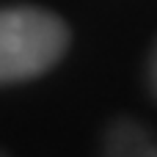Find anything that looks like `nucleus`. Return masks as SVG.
I'll use <instances>...</instances> for the list:
<instances>
[{"instance_id": "obj_1", "label": "nucleus", "mask_w": 157, "mask_h": 157, "mask_svg": "<svg viewBox=\"0 0 157 157\" xmlns=\"http://www.w3.org/2000/svg\"><path fill=\"white\" fill-rule=\"evenodd\" d=\"M69 47L66 22L36 6L0 8V86L50 72Z\"/></svg>"}, {"instance_id": "obj_4", "label": "nucleus", "mask_w": 157, "mask_h": 157, "mask_svg": "<svg viewBox=\"0 0 157 157\" xmlns=\"http://www.w3.org/2000/svg\"><path fill=\"white\" fill-rule=\"evenodd\" d=\"M0 157H8V155H6V152H3V149H0Z\"/></svg>"}, {"instance_id": "obj_2", "label": "nucleus", "mask_w": 157, "mask_h": 157, "mask_svg": "<svg viewBox=\"0 0 157 157\" xmlns=\"http://www.w3.org/2000/svg\"><path fill=\"white\" fill-rule=\"evenodd\" d=\"M102 157H157V138L135 119H116L102 138Z\"/></svg>"}, {"instance_id": "obj_3", "label": "nucleus", "mask_w": 157, "mask_h": 157, "mask_svg": "<svg viewBox=\"0 0 157 157\" xmlns=\"http://www.w3.org/2000/svg\"><path fill=\"white\" fill-rule=\"evenodd\" d=\"M146 77H149V91L157 97V47L149 55V66H146Z\"/></svg>"}]
</instances>
